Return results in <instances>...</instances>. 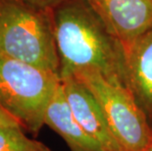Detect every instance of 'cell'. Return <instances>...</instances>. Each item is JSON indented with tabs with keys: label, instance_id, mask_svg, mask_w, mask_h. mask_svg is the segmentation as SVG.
<instances>
[{
	"label": "cell",
	"instance_id": "1",
	"mask_svg": "<svg viewBox=\"0 0 152 151\" xmlns=\"http://www.w3.org/2000/svg\"><path fill=\"white\" fill-rule=\"evenodd\" d=\"M52 14L60 78L90 67L129 89L124 47L86 0H65Z\"/></svg>",
	"mask_w": 152,
	"mask_h": 151
},
{
	"label": "cell",
	"instance_id": "2",
	"mask_svg": "<svg viewBox=\"0 0 152 151\" xmlns=\"http://www.w3.org/2000/svg\"><path fill=\"white\" fill-rule=\"evenodd\" d=\"M0 53L59 75L52 10L0 0Z\"/></svg>",
	"mask_w": 152,
	"mask_h": 151
},
{
	"label": "cell",
	"instance_id": "3",
	"mask_svg": "<svg viewBox=\"0 0 152 151\" xmlns=\"http://www.w3.org/2000/svg\"><path fill=\"white\" fill-rule=\"evenodd\" d=\"M60 83L57 74L0 53V104L24 130L34 134L39 133Z\"/></svg>",
	"mask_w": 152,
	"mask_h": 151
},
{
	"label": "cell",
	"instance_id": "4",
	"mask_svg": "<svg viewBox=\"0 0 152 151\" xmlns=\"http://www.w3.org/2000/svg\"><path fill=\"white\" fill-rule=\"evenodd\" d=\"M72 76L94 96L122 151H142L148 145L152 127L130 89L111 82L90 67L77 70Z\"/></svg>",
	"mask_w": 152,
	"mask_h": 151
},
{
	"label": "cell",
	"instance_id": "5",
	"mask_svg": "<svg viewBox=\"0 0 152 151\" xmlns=\"http://www.w3.org/2000/svg\"><path fill=\"white\" fill-rule=\"evenodd\" d=\"M124 50L152 27V0H86Z\"/></svg>",
	"mask_w": 152,
	"mask_h": 151
},
{
	"label": "cell",
	"instance_id": "6",
	"mask_svg": "<svg viewBox=\"0 0 152 151\" xmlns=\"http://www.w3.org/2000/svg\"><path fill=\"white\" fill-rule=\"evenodd\" d=\"M60 79L67 102L77 124L104 151H122L92 93L72 75Z\"/></svg>",
	"mask_w": 152,
	"mask_h": 151
},
{
	"label": "cell",
	"instance_id": "7",
	"mask_svg": "<svg viewBox=\"0 0 152 151\" xmlns=\"http://www.w3.org/2000/svg\"><path fill=\"white\" fill-rule=\"evenodd\" d=\"M128 88L152 121V27L125 49Z\"/></svg>",
	"mask_w": 152,
	"mask_h": 151
},
{
	"label": "cell",
	"instance_id": "8",
	"mask_svg": "<svg viewBox=\"0 0 152 151\" xmlns=\"http://www.w3.org/2000/svg\"><path fill=\"white\" fill-rule=\"evenodd\" d=\"M45 125L62 136L70 151H104L75 120L64 94L62 83H60L46 110Z\"/></svg>",
	"mask_w": 152,
	"mask_h": 151
},
{
	"label": "cell",
	"instance_id": "9",
	"mask_svg": "<svg viewBox=\"0 0 152 151\" xmlns=\"http://www.w3.org/2000/svg\"><path fill=\"white\" fill-rule=\"evenodd\" d=\"M20 126L0 128V151H51L40 141L30 139Z\"/></svg>",
	"mask_w": 152,
	"mask_h": 151
},
{
	"label": "cell",
	"instance_id": "10",
	"mask_svg": "<svg viewBox=\"0 0 152 151\" xmlns=\"http://www.w3.org/2000/svg\"><path fill=\"white\" fill-rule=\"evenodd\" d=\"M21 1L38 8L52 10L54 7H56L58 4H60L61 2L65 1V0H21Z\"/></svg>",
	"mask_w": 152,
	"mask_h": 151
},
{
	"label": "cell",
	"instance_id": "11",
	"mask_svg": "<svg viewBox=\"0 0 152 151\" xmlns=\"http://www.w3.org/2000/svg\"><path fill=\"white\" fill-rule=\"evenodd\" d=\"M8 126H20V123L12 116L10 113H8L2 105L0 104V128L1 127H8ZM23 128V127H22Z\"/></svg>",
	"mask_w": 152,
	"mask_h": 151
},
{
	"label": "cell",
	"instance_id": "12",
	"mask_svg": "<svg viewBox=\"0 0 152 151\" xmlns=\"http://www.w3.org/2000/svg\"><path fill=\"white\" fill-rule=\"evenodd\" d=\"M142 151H152V137H151V139H150V142L148 143V145L145 147V148Z\"/></svg>",
	"mask_w": 152,
	"mask_h": 151
}]
</instances>
